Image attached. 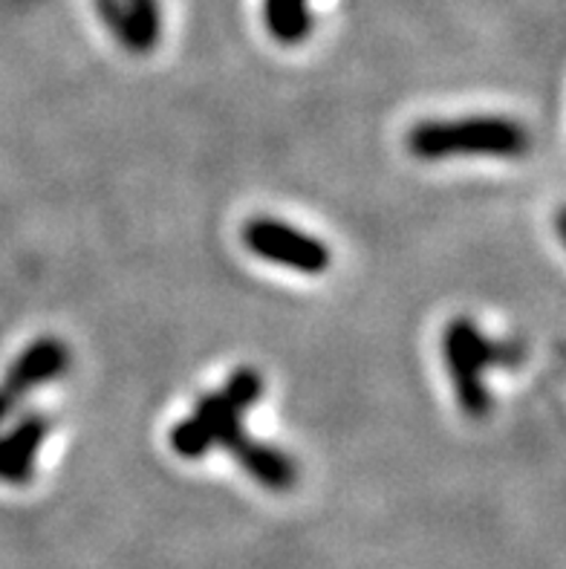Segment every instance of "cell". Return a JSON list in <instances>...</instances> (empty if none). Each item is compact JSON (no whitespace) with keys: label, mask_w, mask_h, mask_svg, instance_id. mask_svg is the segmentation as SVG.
Returning <instances> with one entry per match:
<instances>
[{"label":"cell","mask_w":566,"mask_h":569,"mask_svg":"<svg viewBox=\"0 0 566 569\" xmlns=\"http://www.w3.org/2000/svg\"><path fill=\"white\" fill-rule=\"evenodd\" d=\"M244 243L251 254L304 274H321L332 263L330 246L278 217H251L244 226Z\"/></svg>","instance_id":"cell-4"},{"label":"cell","mask_w":566,"mask_h":569,"mask_svg":"<svg viewBox=\"0 0 566 569\" xmlns=\"http://www.w3.org/2000/svg\"><path fill=\"white\" fill-rule=\"evenodd\" d=\"M50 433V419L43 413H23L12 431L0 437V480L9 486H27L36 475V457Z\"/></svg>","instance_id":"cell-6"},{"label":"cell","mask_w":566,"mask_h":569,"mask_svg":"<svg viewBox=\"0 0 566 569\" xmlns=\"http://www.w3.org/2000/svg\"><path fill=\"white\" fill-rule=\"evenodd\" d=\"M128 7L130 27H133V38H137V52H148L157 47L159 32H162V21H159V3L157 0H125Z\"/></svg>","instance_id":"cell-9"},{"label":"cell","mask_w":566,"mask_h":569,"mask_svg":"<svg viewBox=\"0 0 566 569\" xmlns=\"http://www.w3.org/2000/svg\"><path fill=\"white\" fill-rule=\"evenodd\" d=\"M264 397V376L255 368H240L215 393L197 399L193 411L171 428V448L182 460H200L211 448L235 455L249 440L244 419Z\"/></svg>","instance_id":"cell-1"},{"label":"cell","mask_w":566,"mask_h":569,"mask_svg":"<svg viewBox=\"0 0 566 569\" xmlns=\"http://www.w3.org/2000/svg\"><path fill=\"white\" fill-rule=\"evenodd\" d=\"M526 347L520 339H491L468 316L451 318L443 330V361L451 376L454 393L468 419L491 413L486 373L491 368H520Z\"/></svg>","instance_id":"cell-2"},{"label":"cell","mask_w":566,"mask_h":569,"mask_svg":"<svg viewBox=\"0 0 566 569\" xmlns=\"http://www.w3.org/2000/svg\"><path fill=\"white\" fill-rule=\"evenodd\" d=\"M231 457H235V460L249 471L251 480L264 486V489L289 491L298 483V466H295V460L287 451L275 448L272 442H260L255 440V437H249Z\"/></svg>","instance_id":"cell-7"},{"label":"cell","mask_w":566,"mask_h":569,"mask_svg":"<svg viewBox=\"0 0 566 569\" xmlns=\"http://www.w3.org/2000/svg\"><path fill=\"white\" fill-rule=\"evenodd\" d=\"M70 370V347L61 339L43 336L32 341L18 359L9 365L7 376L0 379V422L23 402V399L38 390L41 385H50Z\"/></svg>","instance_id":"cell-5"},{"label":"cell","mask_w":566,"mask_h":569,"mask_svg":"<svg viewBox=\"0 0 566 569\" xmlns=\"http://www.w3.org/2000/svg\"><path fill=\"white\" fill-rule=\"evenodd\" d=\"M532 133L509 116H463V119H425L408 133V151L425 162L451 157L517 159L529 153Z\"/></svg>","instance_id":"cell-3"},{"label":"cell","mask_w":566,"mask_h":569,"mask_svg":"<svg viewBox=\"0 0 566 569\" xmlns=\"http://www.w3.org/2000/svg\"><path fill=\"white\" fill-rule=\"evenodd\" d=\"M266 27L280 43H301L312 27L307 0H266Z\"/></svg>","instance_id":"cell-8"}]
</instances>
